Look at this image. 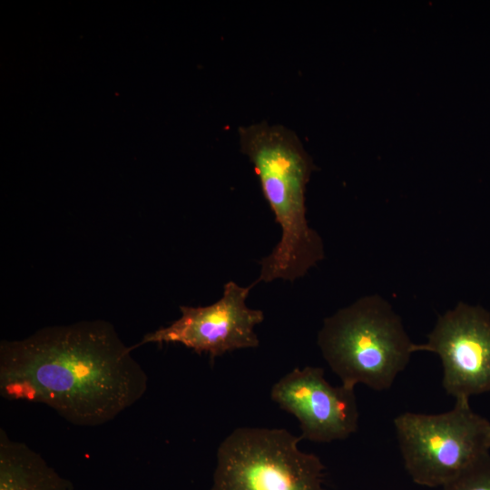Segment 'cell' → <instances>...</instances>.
<instances>
[{
	"instance_id": "obj_1",
	"label": "cell",
	"mask_w": 490,
	"mask_h": 490,
	"mask_svg": "<svg viewBox=\"0 0 490 490\" xmlns=\"http://www.w3.org/2000/svg\"><path fill=\"white\" fill-rule=\"evenodd\" d=\"M101 319L44 327L0 344V394L44 404L67 422L97 426L138 402L148 376Z\"/></svg>"
},
{
	"instance_id": "obj_2",
	"label": "cell",
	"mask_w": 490,
	"mask_h": 490,
	"mask_svg": "<svg viewBox=\"0 0 490 490\" xmlns=\"http://www.w3.org/2000/svg\"><path fill=\"white\" fill-rule=\"evenodd\" d=\"M238 132L281 230L278 244L260 261L256 283L294 281L324 258L321 238L306 218V187L316 167L297 134L283 125L261 122Z\"/></svg>"
},
{
	"instance_id": "obj_3",
	"label": "cell",
	"mask_w": 490,
	"mask_h": 490,
	"mask_svg": "<svg viewBox=\"0 0 490 490\" xmlns=\"http://www.w3.org/2000/svg\"><path fill=\"white\" fill-rule=\"evenodd\" d=\"M318 345L342 385L385 391L407 368L415 343L391 305L372 295L326 318Z\"/></svg>"
},
{
	"instance_id": "obj_4",
	"label": "cell",
	"mask_w": 490,
	"mask_h": 490,
	"mask_svg": "<svg viewBox=\"0 0 490 490\" xmlns=\"http://www.w3.org/2000/svg\"><path fill=\"white\" fill-rule=\"evenodd\" d=\"M394 426L404 466L422 486L442 487L490 454V422L469 400L439 414L404 412Z\"/></svg>"
},
{
	"instance_id": "obj_5",
	"label": "cell",
	"mask_w": 490,
	"mask_h": 490,
	"mask_svg": "<svg viewBox=\"0 0 490 490\" xmlns=\"http://www.w3.org/2000/svg\"><path fill=\"white\" fill-rule=\"evenodd\" d=\"M284 428L238 427L220 443L211 490H328L325 466Z\"/></svg>"
},
{
	"instance_id": "obj_6",
	"label": "cell",
	"mask_w": 490,
	"mask_h": 490,
	"mask_svg": "<svg viewBox=\"0 0 490 490\" xmlns=\"http://www.w3.org/2000/svg\"><path fill=\"white\" fill-rule=\"evenodd\" d=\"M255 285L241 287L232 280L226 282L219 300L205 307L181 306L178 319L145 334L135 347L179 343L197 354H208L211 360L236 349L257 348L260 340L254 328L264 320V314L246 304Z\"/></svg>"
},
{
	"instance_id": "obj_7",
	"label": "cell",
	"mask_w": 490,
	"mask_h": 490,
	"mask_svg": "<svg viewBox=\"0 0 490 490\" xmlns=\"http://www.w3.org/2000/svg\"><path fill=\"white\" fill-rule=\"evenodd\" d=\"M414 352L436 354L442 387L455 400L490 394V314L479 306L458 303L440 316L427 341Z\"/></svg>"
},
{
	"instance_id": "obj_8",
	"label": "cell",
	"mask_w": 490,
	"mask_h": 490,
	"mask_svg": "<svg viewBox=\"0 0 490 490\" xmlns=\"http://www.w3.org/2000/svg\"><path fill=\"white\" fill-rule=\"evenodd\" d=\"M270 397L299 420L301 439L318 443L343 440L358 427L355 388L332 386L322 368H295L272 386Z\"/></svg>"
},
{
	"instance_id": "obj_9",
	"label": "cell",
	"mask_w": 490,
	"mask_h": 490,
	"mask_svg": "<svg viewBox=\"0 0 490 490\" xmlns=\"http://www.w3.org/2000/svg\"><path fill=\"white\" fill-rule=\"evenodd\" d=\"M0 490H74V486L39 453L10 439L1 428Z\"/></svg>"
},
{
	"instance_id": "obj_10",
	"label": "cell",
	"mask_w": 490,
	"mask_h": 490,
	"mask_svg": "<svg viewBox=\"0 0 490 490\" xmlns=\"http://www.w3.org/2000/svg\"><path fill=\"white\" fill-rule=\"evenodd\" d=\"M441 490H490V454L446 484Z\"/></svg>"
}]
</instances>
